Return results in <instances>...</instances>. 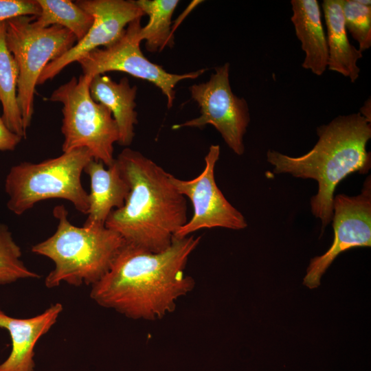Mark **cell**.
<instances>
[{
    "mask_svg": "<svg viewBox=\"0 0 371 371\" xmlns=\"http://www.w3.org/2000/svg\"><path fill=\"white\" fill-rule=\"evenodd\" d=\"M200 240L194 236L174 237L160 252L125 242L108 272L91 286L90 297L131 319L162 318L194 287V279L184 270Z\"/></svg>",
    "mask_w": 371,
    "mask_h": 371,
    "instance_id": "6da1fadb",
    "label": "cell"
},
{
    "mask_svg": "<svg viewBox=\"0 0 371 371\" xmlns=\"http://www.w3.org/2000/svg\"><path fill=\"white\" fill-rule=\"evenodd\" d=\"M115 159L130 191L105 226L127 243L152 252L165 250L188 221L186 197L170 181V174L141 153L126 147Z\"/></svg>",
    "mask_w": 371,
    "mask_h": 371,
    "instance_id": "7a4b0ae2",
    "label": "cell"
},
{
    "mask_svg": "<svg viewBox=\"0 0 371 371\" xmlns=\"http://www.w3.org/2000/svg\"><path fill=\"white\" fill-rule=\"evenodd\" d=\"M318 141L302 156L293 157L269 150L267 161L276 174L312 179L318 184L311 199L313 214L321 219L322 229L333 218L334 192L349 175L365 174L370 168L366 144L371 138L370 122L360 113L340 115L317 128Z\"/></svg>",
    "mask_w": 371,
    "mask_h": 371,
    "instance_id": "3957f363",
    "label": "cell"
},
{
    "mask_svg": "<svg viewBox=\"0 0 371 371\" xmlns=\"http://www.w3.org/2000/svg\"><path fill=\"white\" fill-rule=\"evenodd\" d=\"M53 214L58 221L56 232L31 249L34 254L54 263L45 285L49 289L62 282L76 286H93L108 272L124 240L104 225H74L63 205H56Z\"/></svg>",
    "mask_w": 371,
    "mask_h": 371,
    "instance_id": "277c9868",
    "label": "cell"
},
{
    "mask_svg": "<svg viewBox=\"0 0 371 371\" xmlns=\"http://www.w3.org/2000/svg\"><path fill=\"white\" fill-rule=\"evenodd\" d=\"M93 159L87 149L81 148L39 163L24 161L12 166L5 180L8 209L21 215L40 201L61 199L87 214L89 193L82 186L81 176Z\"/></svg>",
    "mask_w": 371,
    "mask_h": 371,
    "instance_id": "5b68a950",
    "label": "cell"
},
{
    "mask_svg": "<svg viewBox=\"0 0 371 371\" xmlns=\"http://www.w3.org/2000/svg\"><path fill=\"white\" fill-rule=\"evenodd\" d=\"M91 78L83 74L72 77L56 89L49 100L63 105V152L84 148L93 159L109 167L115 160L114 144L118 142L119 131L111 111L92 99Z\"/></svg>",
    "mask_w": 371,
    "mask_h": 371,
    "instance_id": "8992f818",
    "label": "cell"
},
{
    "mask_svg": "<svg viewBox=\"0 0 371 371\" xmlns=\"http://www.w3.org/2000/svg\"><path fill=\"white\" fill-rule=\"evenodd\" d=\"M33 19L24 16L5 22L6 44L19 69L17 100L25 131L31 125L36 87L42 71L77 42L68 30L59 25L40 27Z\"/></svg>",
    "mask_w": 371,
    "mask_h": 371,
    "instance_id": "52a82bcc",
    "label": "cell"
},
{
    "mask_svg": "<svg viewBox=\"0 0 371 371\" xmlns=\"http://www.w3.org/2000/svg\"><path fill=\"white\" fill-rule=\"evenodd\" d=\"M141 19L131 22L124 33L108 47L97 48L82 56L79 63L82 74L93 78L109 71H122L159 87L167 98L168 108H171L175 98L176 85L186 79H195L205 69L183 74L167 72L161 66L150 62L140 49L139 37Z\"/></svg>",
    "mask_w": 371,
    "mask_h": 371,
    "instance_id": "ba28073f",
    "label": "cell"
},
{
    "mask_svg": "<svg viewBox=\"0 0 371 371\" xmlns=\"http://www.w3.org/2000/svg\"><path fill=\"white\" fill-rule=\"evenodd\" d=\"M229 64L216 67L210 80L190 87L192 98L200 107L201 115L182 124L172 126L202 128L211 124L221 133L225 142L238 155L244 153L243 137L250 121L247 101L232 92L229 79Z\"/></svg>",
    "mask_w": 371,
    "mask_h": 371,
    "instance_id": "9c48e42d",
    "label": "cell"
},
{
    "mask_svg": "<svg viewBox=\"0 0 371 371\" xmlns=\"http://www.w3.org/2000/svg\"><path fill=\"white\" fill-rule=\"evenodd\" d=\"M220 146L211 145L205 157L204 170L196 177L183 180L172 175L170 179L176 189L188 197L193 206V215L174 237L184 238L201 229L225 227L243 229L247 226L244 216L225 197L214 178Z\"/></svg>",
    "mask_w": 371,
    "mask_h": 371,
    "instance_id": "30bf717a",
    "label": "cell"
},
{
    "mask_svg": "<svg viewBox=\"0 0 371 371\" xmlns=\"http://www.w3.org/2000/svg\"><path fill=\"white\" fill-rule=\"evenodd\" d=\"M334 238L323 255L311 260L303 284L313 289L320 285L323 274L337 256L351 248L371 246V180L364 182L357 196L337 194L333 201Z\"/></svg>",
    "mask_w": 371,
    "mask_h": 371,
    "instance_id": "8fae6325",
    "label": "cell"
},
{
    "mask_svg": "<svg viewBox=\"0 0 371 371\" xmlns=\"http://www.w3.org/2000/svg\"><path fill=\"white\" fill-rule=\"evenodd\" d=\"M76 3L90 14L93 24L87 34L67 52L49 63L37 85L54 78L67 66L100 47H108L124 33L127 25L145 15L135 1L78 0Z\"/></svg>",
    "mask_w": 371,
    "mask_h": 371,
    "instance_id": "7c38bea8",
    "label": "cell"
},
{
    "mask_svg": "<svg viewBox=\"0 0 371 371\" xmlns=\"http://www.w3.org/2000/svg\"><path fill=\"white\" fill-rule=\"evenodd\" d=\"M63 310V305L56 302L36 316L21 319L10 317L0 308V328L8 331L12 343L11 352L0 364V371H34L36 344L55 324Z\"/></svg>",
    "mask_w": 371,
    "mask_h": 371,
    "instance_id": "4fadbf2b",
    "label": "cell"
},
{
    "mask_svg": "<svg viewBox=\"0 0 371 371\" xmlns=\"http://www.w3.org/2000/svg\"><path fill=\"white\" fill-rule=\"evenodd\" d=\"M90 179L89 207L82 226L105 225L110 213L124 205L130 188L114 160L111 166L91 159L85 168Z\"/></svg>",
    "mask_w": 371,
    "mask_h": 371,
    "instance_id": "5bb4252c",
    "label": "cell"
},
{
    "mask_svg": "<svg viewBox=\"0 0 371 371\" xmlns=\"http://www.w3.org/2000/svg\"><path fill=\"white\" fill-rule=\"evenodd\" d=\"M92 99L105 106L115 120L118 131V144L131 145L135 136L134 126L137 124L135 98L137 87L131 86L126 77L118 82L110 76L100 74L91 78L89 85Z\"/></svg>",
    "mask_w": 371,
    "mask_h": 371,
    "instance_id": "9a60e30c",
    "label": "cell"
},
{
    "mask_svg": "<svg viewBox=\"0 0 371 371\" xmlns=\"http://www.w3.org/2000/svg\"><path fill=\"white\" fill-rule=\"evenodd\" d=\"M291 5V21L305 52L302 66L322 76L327 68L328 47L319 3L317 0H292Z\"/></svg>",
    "mask_w": 371,
    "mask_h": 371,
    "instance_id": "2e32d148",
    "label": "cell"
},
{
    "mask_svg": "<svg viewBox=\"0 0 371 371\" xmlns=\"http://www.w3.org/2000/svg\"><path fill=\"white\" fill-rule=\"evenodd\" d=\"M322 6L327 30V67L355 82L360 71L357 62L363 54L350 43L341 0H324Z\"/></svg>",
    "mask_w": 371,
    "mask_h": 371,
    "instance_id": "e0dca14e",
    "label": "cell"
},
{
    "mask_svg": "<svg viewBox=\"0 0 371 371\" xmlns=\"http://www.w3.org/2000/svg\"><path fill=\"white\" fill-rule=\"evenodd\" d=\"M5 22L0 23V103L3 109L1 117L9 130L25 137L26 131L23 128L17 100L19 69L6 44Z\"/></svg>",
    "mask_w": 371,
    "mask_h": 371,
    "instance_id": "ac0fdd59",
    "label": "cell"
},
{
    "mask_svg": "<svg viewBox=\"0 0 371 371\" xmlns=\"http://www.w3.org/2000/svg\"><path fill=\"white\" fill-rule=\"evenodd\" d=\"M149 21L139 32L141 41H146V49L149 52L163 50L174 45L173 31L171 29L172 16L178 0H137L135 1Z\"/></svg>",
    "mask_w": 371,
    "mask_h": 371,
    "instance_id": "d6986e66",
    "label": "cell"
},
{
    "mask_svg": "<svg viewBox=\"0 0 371 371\" xmlns=\"http://www.w3.org/2000/svg\"><path fill=\"white\" fill-rule=\"evenodd\" d=\"M40 14L34 16V23L40 27L61 26L80 41L91 28L93 19L87 12L69 0H36Z\"/></svg>",
    "mask_w": 371,
    "mask_h": 371,
    "instance_id": "ffe728a7",
    "label": "cell"
},
{
    "mask_svg": "<svg viewBox=\"0 0 371 371\" xmlns=\"http://www.w3.org/2000/svg\"><path fill=\"white\" fill-rule=\"evenodd\" d=\"M21 256V247L14 240L9 227L0 223V285L41 277L25 266Z\"/></svg>",
    "mask_w": 371,
    "mask_h": 371,
    "instance_id": "44dd1931",
    "label": "cell"
},
{
    "mask_svg": "<svg viewBox=\"0 0 371 371\" xmlns=\"http://www.w3.org/2000/svg\"><path fill=\"white\" fill-rule=\"evenodd\" d=\"M346 30L358 42L361 52L371 47V5L360 0H341Z\"/></svg>",
    "mask_w": 371,
    "mask_h": 371,
    "instance_id": "7402d4cb",
    "label": "cell"
},
{
    "mask_svg": "<svg viewBox=\"0 0 371 371\" xmlns=\"http://www.w3.org/2000/svg\"><path fill=\"white\" fill-rule=\"evenodd\" d=\"M39 14L36 0H0V23L19 16H37Z\"/></svg>",
    "mask_w": 371,
    "mask_h": 371,
    "instance_id": "603a6c76",
    "label": "cell"
},
{
    "mask_svg": "<svg viewBox=\"0 0 371 371\" xmlns=\"http://www.w3.org/2000/svg\"><path fill=\"white\" fill-rule=\"evenodd\" d=\"M22 138L9 130L0 114V151L14 150Z\"/></svg>",
    "mask_w": 371,
    "mask_h": 371,
    "instance_id": "cb8c5ba5",
    "label": "cell"
},
{
    "mask_svg": "<svg viewBox=\"0 0 371 371\" xmlns=\"http://www.w3.org/2000/svg\"><path fill=\"white\" fill-rule=\"evenodd\" d=\"M366 120L370 122V100H368L361 109L359 112Z\"/></svg>",
    "mask_w": 371,
    "mask_h": 371,
    "instance_id": "d4e9b609",
    "label": "cell"
}]
</instances>
